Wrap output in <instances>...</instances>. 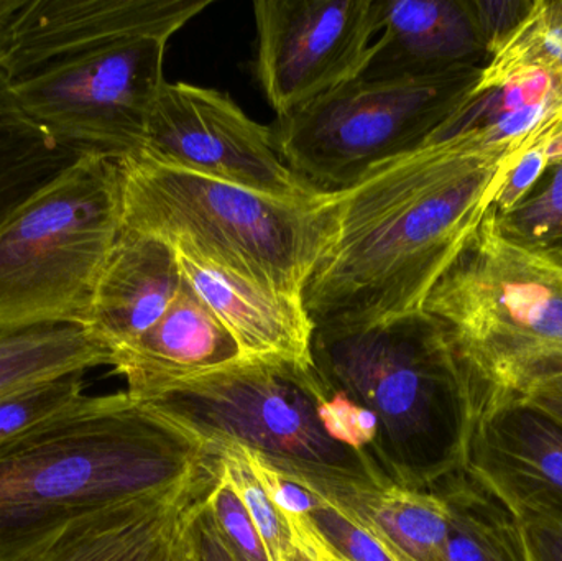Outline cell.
Masks as SVG:
<instances>
[{
	"label": "cell",
	"mask_w": 562,
	"mask_h": 561,
	"mask_svg": "<svg viewBox=\"0 0 562 561\" xmlns=\"http://www.w3.org/2000/svg\"><path fill=\"white\" fill-rule=\"evenodd\" d=\"M181 285L183 273L170 243L122 229L99 277L88 328L115 355L165 315Z\"/></svg>",
	"instance_id": "d6986e66"
},
{
	"label": "cell",
	"mask_w": 562,
	"mask_h": 561,
	"mask_svg": "<svg viewBox=\"0 0 562 561\" xmlns=\"http://www.w3.org/2000/svg\"><path fill=\"white\" fill-rule=\"evenodd\" d=\"M321 424L326 434L344 447L367 455L375 444L379 425L372 412L360 407L340 392H330L319 407Z\"/></svg>",
	"instance_id": "f1b7e54d"
},
{
	"label": "cell",
	"mask_w": 562,
	"mask_h": 561,
	"mask_svg": "<svg viewBox=\"0 0 562 561\" xmlns=\"http://www.w3.org/2000/svg\"><path fill=\"white\" fill-rule=\"evenodd\" d=\"M122 229L184 246L273 292L303 302L329 237L327 194L270 197L194 173L144 152L119 160Z\"/></svg>",
	"instance_id": "277c9868"
},
{
	"label": "cell",
	"mask_w": 562,
	"mask_h": 561,
	"mask_svg": "<svg viewBox=\"0 0 562 561\" xmlns=\"http://www.w3.org/2000/svg\"><path fill=\"white\" fill-rule=\"evenodd\" d=\"M530 561H562V519L520 517Z\"/></svg>",
	"instance_id": "d6a6232c"
},
{
	"label": "cell",
	"mask_w": 562,
	"mask_h": 561,
	"mask_svg": "<svg viewBox=\"0 0 562 561\" xmlns=\"http://www.w3.org/2000/svg\"><path fill=\"white\" fill-rule=\"evenodd\" d=\"M256 76L277 117L359 78L382 0H257Z\"/></svg>",
	"instance_id": "30bf717a"
},
{
	"label": "cell",
	"mask_w": 562,
	"mask_h": 561,
	"mask_svg": "<svg viewBox=\"0 0 562 561\" xmlns=\"http://www.w3.org/2000/svg\"><path fill=\"white\" fill-rule=\"evenodd\" d=\"M85 157L26 114L0 68V227Z\"/></svg>",
	"instance_id": "ffe728a7"
},
{
	"label": "cell",
	"mask_w": 562,
	"mask_h": 561,
	"mask_svg": "<svg viewBox=\"0 0 562 561\" xmlns=\"http://www.w3.org/2000/svg\"><path fill=\"white\" fill-rule=\"evenodd\" d=\"M114 351L78 323L0 325V395L69 372L112 366Z\"/></svg>",
	"instance_id": "7402d4cb"
},
{
	"label": "cell",
	"mask_w": 562,
	"mask_h": 561,
	"mask_svg": "<svg viewBox=\"0 0 562 561\" xmlns=\"http://www.w3.org/2000/svg\"><path fill=\"white\" fill-rule=\"evenodd\" d=\"M121 231L119 161L82 158L0 227V325L88 326Z\"/></svg>",
	"instance_id": "8992f818"
},
{
	"label": "cell",
	"mask_w": 562,
	"mask_h": 561,
	"mask_svg": "<svg viewBox=\"0 0 562 561\" xmlns=\"http://www.w3.org/2000/svg\"><path fill=\"white\" fill-rule=\"evenodd\" d=\"M85 372H69L0 395V445L75 404L85 395Z\"/></svg>",
	"instance_id": "d4e9b609"
},
{
	"label": "cell",
	"mask_w": 562,
	"mask_h": 561,
	"mask_svg": "<svg viewBox=\"0 0 562 561\" xmlns=\"http://www.w3.org/2000/svg\"><path fill=\"white\" fill-rule=\"evenodd\" d=\"M431 493L451 510L446 561H530L520 516L468 468Z\"/></svg>",
	"instance_id": "44dd1931"
},
{
	"label": "cell",
	"mask_w": 562,
	"mask_h": 561,
	"mask_svg": "<svg viewBox=\"0 0 562 561\" xmlns=\"http://www.w3.org/2000/svg\"><path fill=\"white\" fill-rule=\"evenodd\" d=\"M330 391L314 364L239 359L165 388L151 404L213 444H236L270 460L380 476L366 455L334 441L319 407Z\"/></svg>",
	"instance_id": "ba28073f"
},
{
	"label": "cell",
	"mask_w": 562,
	"mask_h": 561,
	"mask_svg": "<svg viewBox=\"0 0 562 561\" xmlns=\"http://www.w3.org/2000/svg\"><path fill=\"white\" fill-rule=\"evenodd\" d=\"M138 152L270 197H321L284 164L270 125L259 124L229 96L204 86L165 81Z\"/></svg>",
	"instance_id": "8fae6325"
},
{
	"label": "cell",
	"mask_w": 562,
	"mask_h": 561,
	"mask_svg": "<svg viewBox=\"0 0 562 561\" xmlns=\"http://www.w3.org/2000/svg\"><path fill=\"white\" fill-rule=\"evenodd\" d=\"M220 451L221 461L243 500L250 519L256 524L269 560L284 561L293 547L286 520L263 490L257 474L254 473L246 448L236 444H221Z\"/></svg>",
	"instance_id": "484cf974"
},
{
	"label": "cell",
	"mask_w": 562,
	"mask_h": 561,
	"mask_svg": "<svg viewBox=\"0 0 562 561\" xmlns=\"http://www.w3.org/2000/svg\"><path fill=\"white\" fill-rule=\"evenodd\" d=\"M544 145L547 144H537L518 158L495 200L494 210L498 214L507 213L533 193L535 188L551 167Z\"/></svg>",
	"instance_id": "4dcf8cb0"
},
{
	"label": "cell",
	"mask_w": 562,
	"mask_h": 561,
	"mask_svg": "<svg viewBox=\"0 0 562 561\" xmlns=\"http://www.w3.org/2000/svg\"><path fill=\"white\" fill-rule=\"evenodd\" d=\"M188 561H240L221 536L207 501L194 517L188 536Z\"/></svg>",
	"instance_id": "1f68e13d"
},
{
	"label": "cell",
	"mask_w": 562,
	"mask_h": 561,
	"mask_svg": "<svg viewBox=\"0 0 562 561\" xmlns=\"http://www.w3.org/2000/svg\"><path fill=\"white\" fill-rule=\"evenodd\" d=\"M284 520H286L294 549L300 550L311 561H349L337 553L333 546H329V542L321 536L310 514L288 516L284 517Z\"/></svg>",
	"instance_id": "836d02e7"
},
{
	"label": "cell",
	"mask_w": 562,
	"mask_h": 561,
	"mask_svg": "<svg viewBox=\"0 0 562 561\" xmlns=\"http://www.w3.org/2000/svg\"><path fill=\"white\" fill-rule=\"evenodd\" d=\"M533 3L535 0H469L488 59L527 19Z\"/></svg>",
	"instance_id": "f546056e"
},
{
	"label": "cell",
	"mask_w": 562,
	"mask_h": 561,
	"mask_svg": "<svg viewBox=\"0 0 562 561\" xmlns=\"http://www.w3.org/2000/svg\"><path fill=\"white\" fill-rule=\"evenodd\" d=\"M482 68L406 78H359L270 125L284 164L321 194L425 145L471 98Z\"/></svg>",
	"instance_id": "52a82bcc"
},
{
	"label": "cell",
	"mask_w": 562,
	"mask_h": 561,
	"mask_svg": "<svg viewBox=\"0 0 562 561\" xmlns=\"http://www.w3.org/2000/svg\"><path fill=\"white\" fill-rule=\"evenodd\" d=\"M221 470V453L190 476L45 530L0 561H188V536Z\"/></svg>",
	"instance_id": "7c38bea8"
},
{
	"label": "cell",
	"mask_w": 562,
	"mask_h": 561,
	"mask_svg": "<svg viewBox=\"0 0 562 561\" xmlns=\"http://www.w3.org/2000/svg\"><path fill=\"white\" fill-rule=\"evenodd\" d=\"M213 0H0L7 78L71 53L145 33H175Z\"/></svg>",
	"instance_id": "4fadbf2b"
},
{
	"label": "cell",
	"mask_w": 562,
	"mask_h": 561,
	"mask_svg": "<svg viewBox=\"0 0 562 561\" xmlns=\"http://www.w3.org/2000/svg\"><path fill=\"white\" fill-rule=\"evenodd\" d=\"M284 561H311L307 559V557H304L303 553L300 552V550L294 549V547H291L290 552H288L286 559Z\"/></svg>",
	"instance_id": "d590c367"
},
{
	"label": "cell",
	"mask_w": 562,
	"mask_h": 561,
	"mask_svg": "<svg viewBox=\"0 0 562 561\" xmlns=\"http://www.w3.org/2000/svg\"><path fill=\"white\" fill-rule=\"evenodd\" d=\"M220 445L127 391L81 399L0 445V552L193 474Z\"/></svg>",
	"instance_id": "3957f363"
},
{
	"label": "cell",
	"mask_w": 562,
	"mask_h": 561,
	"mask_svg": "<svg viewBox=\"0 0 562 561\" xmlns=\"http://www.w3.org/2000/svg\"><path fill=\"white\" fill-rule=\"evenodd\" d=\"M524 154L456 135L327 194L329 237L303 293L314 326L423 312Z\"/></svg>",
	"instance_id": "6da1fadb"
},
{
	"label": "cell",
	"mask_w": 562,
	"mask_h": 561,
	"mask_svg": "<svg viewBox=\"0 0 562 561\" xmlns=\"http://www.w3.org/2000/svg\"><path fill=\"white\" fill-rule=\"evenodd\" d=\"M541 68L562 79V0H535L527 19L482 68L481 81Z\"/></svg>",
	"instance_id": "cb8c5ba5"
},
{
	"label": "cell",
	"mask_w": 562,
	"mask_h": 561,
	"mask_svg": "<svg viewBox=\"0 0 562 561\" xmlns=\"http://www.w3.org/2000/svg\"><path fill=\"white\" fill-rule=\"evenodd\" d=\"M170 33L101 43L9 78L26 114L58 144L86 157L122 160L140 150L165 85Z\"/></svg>",
	"instance_id": "9c48e42d"
},
{
	"label": "cell",
	"mask_w": 562,
	"mask_h": 561,
	"mask_svg": "<svg viewBox=\"0 0 562 561\" xmlns=\"http://www.w3.org/2000/svg\"><path fill=\"white\" fill-rule=\"evenodd\" d=\"M494 213L508 243L562 269V160L548 168L520 204L507 213Z\"/></svg>",
	"instance_id": "603a6c76"
},
{
	"label": "cell",
	"mask_w": 562,
	"mask_h": 561,
	"mask_svg": "<svg viewBox=\"0 0 562 561\" xmlns=\"http://www.w3.org/2000/svg\"><path fill=\"white\" fill-rule=\"evenodd\" d=\"M310 517L321 536L344 559L349 561H398L359 524L353 523L346 514L340 513L337 507L321 497L314 496V507Z\"/></svg>",
	"instance_id": "83f0119b"
},
{
	"label": "cell",
	"mask_w": 562,
	"mask_h": 561,
	"mask_svg": "<svg viewBox=\"0 0 562 561\" xmlns=\"http://www.w3.org/2000/svg\"><path fill=\"white\" fill-rule=\"evenodd\" d=\"M517 399L547 412L562 424V368L554 369L531 382Z\"/></svg>",
	"instance_id": "e575fe53"
},
{
	"label": "cell",
	"mask_w": 562,
	"mask_h": 561,
	"mask_svg": "<svg viewBox=\"0 0 562 561\" xmlns=\"http://www.w3.org/2000/svg\"><path fill=\"white\" fill-rule=\"evenodd\" d=\"M221 453V451H220ZM207 509L237 559L240 561H270L266 546L250 519L243 500L237 494L223 461L216 484L207 497Z\"/></svg>",
	"instance_id": "4316f807"
},
{
	"label": "cell",
	"mask_w": 562,
	"mask_h": 561,
	"mask_svg": "<svg viewBox=\"0 0 562 561\" xmlns=\"http://www.w3.org/2000/svg\"><path fill=\"white\" fill-rule=\"evenodd\" d=\"M487 63L469 0H382V26L360 76H428Z\"/></svg>",
	"instance_id": "e0dca14e"
},
{
	"label": "cell",
	"mask_w": 562,
	"mask_h": 561,
	"mask_svg": "<svg viewBox=\"0 0 562 561\" xmlns=\"http://www.w3.org/2000/svg\"><path fill=\"white\" fill-rule=\"evenodd\" d=\"M243 359L239 346L210 306L184 280L165 315L119 349L112 368L138 401H151L165 388Z\"/></svg>",
	"instance_id": "ac0fdd59"
},
{
	"label": "cell",
	"mask_w": 562,
	"mask_h": 561,
	"mask_svg": "<svg viewBox=\"0 0 562 561\" xmlns=\"http://www.w3.org/2000/svg\"><path fill=\"white\" fill-rule=\"evenodd\" d=\"M469 471L520 517L562 519V424L521 399H491L471 447Z\"/></svg>",
	"instance_id": "5bb4252c"
},
{
	"label": "cell",
	"mask_w": 562,
	"mask_h": 561,
	"mask_svg": "<svg viewBox=\"0 0 562 561\" xmlns=\"http://www.w3.org/2000/svg\"><path fill=\"white\" fill-rule=\"evenodd\" d=\"M314 368L330 392L372 412L366 457L380 476L431 493L468 464L491 388L428 312L349 326H314Z\"/></svg>",
	"instance_id": "7a4b0ae2"
},
{
	"label": "cell",
	"mask_w": 562,
	"mask_h": 561,
	"mask_svg": "<svg viewBox=\"0 0 562 561\" xmlns=\"http://www.w3.org/2000/svg\"><path fill=\"white\" fill-rule=\"evenodd\" d=\"M267 460L284 480L333 504L359 524L396 560L446 561L451 510L438 494L353 471Z\"/></svg>",
	"instance_id": "9a60e30c"
},
{
	"label": "cell",
	"mask_w": 562,
	"mask_h": 561,
	"mask_svg": "<svg viewBox=\"0 0 562 561\" xmlns=\"http://www.w3.org/2000/svg\"><path fill=\"white\" fill-rule=\"evenodd\" d=\"M494 399L562 368V269L508 243L494 206L426 300Z\"/></svg>",
	"instance_id": "5b68a950"
},
{
	"label": "cell",
	"mask_w": 562,
	"mask_h": 561,
	"mask_svg": "<svg viewBox=\"0 0 562 561\" xmlns=\"http://www.w3.org/2000/svg\"><path fill=\"white\" fill-rule=\"evenodd\" d=\"M184 280L236 339L243 359L314 364V323L301 300L273 292L184 246H173Z\"/></svg>",
	"instance_id": "2e32d148"
}]
</instances>
